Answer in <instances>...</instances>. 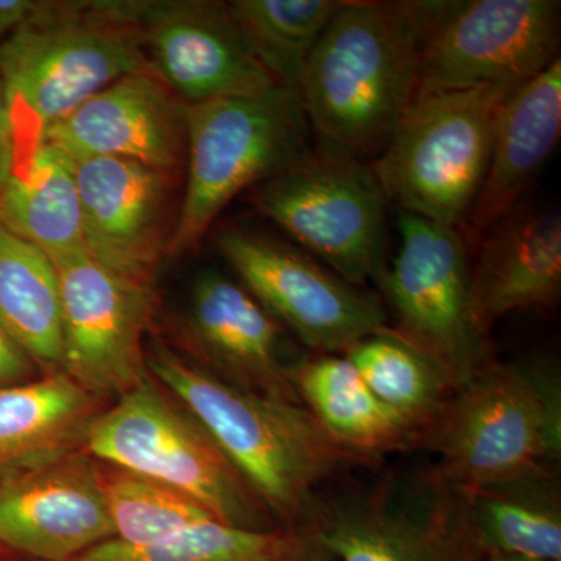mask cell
Wrapping results in <instances>:
<instances>
[{
	"mask_svg": "<svg viewBox=\"0 0 561 561\" xmlns=\"http://www.w3.org/2000/svg\"><path fill=\"white\" fill-rule=\"evenodd\" d=\"M448 0H343L313 49L300 88L319 146L378 157L419 91L421 55Z\"/></svg>",
	"mask_w": 561,
	"mask_h": 561,
	"instance_id": "cell-1",
	"label": "cell"
},
{
	"mask_svg": "<svg viewBox=\"0 0 561 561\" xmlns=\"http://www.w3.org/2000/svg\"><path fill=\"white\" fill-rule=\"evenodd\" d=\"M147 371L195 416L283 529H300L319 486L357 456L301 402L243 390L164 343L146 346Z\"/></svg>",
	"mask_w": 561,
	"mask_h": 561,
	"instance_id": "cell-2",
	"label": "cell"
},
{
	"mask_svg": "<svg viewBox=\"0 0 561 561\" xmlns=\"http://www.w3.org/2000/svg\"><path fill=\"white\" fill-rule=\"evenodd\" d=\"M420 443L465 493L512 481L561 457V383L546 360L491 359L456 389Z\"/></svg>",
	"mask_w": 561,
	"mask_h": 561,
	"instance_id": "cell-3",
	"label": "cell"
},
{
	"mask_svg": "<svg viewBox=\"0 0 561 561\" xmlns=\"http://www.w3.org/2000/svg\"><path fill=\"white\" fill-rule=\"evenodd\" d=\"M146 69L138 28L117 20L111 2H39L0 44L18 158L103 88Z\"/></svg>",
	"mask_w": 561,
	"mask_h": 561,
	"instance_id": "cell-4",
	"label": "cell"
},
{
	"mask_svg": "<svg viewBox=\"0 0 561 561\" xmlns=\"http://www.w3.org/2000/svg\"><path fill=\"white\" fill-rule=\"evenodd\" d=\"M515 87L416 98L371 161L387 202L443 227H467L489 168L497 114Z\"/></svg>",
	"mask_w": 561,
	"mask_h": 561,
	"instance_id": "cell-5",
	"label": "cell"
},
{
	"mask_svg": "<svg viewBox=\"0 0 561 561\" xmlns=\"http://www.w3.org/2000/svg\"><path fill=\"white\" fill-rule=\"evenodd\" d=\"M309 130L300 98L284 88L186 105V187L165 256L194 250L242 191L301 160Z\"/></svg>",
	"mask_w": 561,
	"mask_h": 561,
	"instance_id": "cell-6",
	"label": "cell"
},
{
	"mask_svg": "<svg viewBox=\"0 0 561 561\" xmlns=\"http://www.w3.org/2000/svg\"><path fill=\"white\" fill-rule=\"evenodd\" d=\"M84 453L187 494L221 523L283 529L201 421L150 375L99 412Z\"/></svg>",
	"mask_w": 561,
	"mask_h": 561,
	"instance_id": "cell-7",
	"label": "cell"
},
{
	"mask_svg": "<svg viewBox=\"0 0 561 561\" xmlns=\"http://www.w3.org/2000/svg\"><path fill=\"white\" fill-rule=\"evenodd\" d=\"M300 529L334 561H486L467 494L437 471L391 474L365 491L317 497Z\"/></svg>",
	"mask_w": 561,
	"mask_h": 561,
	"instance_id": "cell-8",
	"label": "cell"
},
{
	"mask_svg": "<svg viewBox=\"0 0 561 561\" xmlns=\"http://www.w3.org/2000/svg\"><path fill=\"white\" fill-rule=\"evenodd\" d=\"M262 216L357 287L387 268V202L371 162L319 146L254 192Z\"/></svg>",
	"mask_w": 561,
	"mask_h": 561,
	"instance_id": "cell-9",
	"label": "cell"
},
{
	"mask_svg": "<svg viewBox=\"0 0 561 561\" xmlns=\"http://www.w3.org/2000/svg\"><path fill=\"white\" fill-rule=\"evenodd\" d=\"M400 249L379 287L398 334L419 346L448 373L456 389L482 370L486 337L472 323L470 260L460 230L400 213Z\"/></svg>",
	"mask_w": 561,
	"mask_h": 561,
	"instance_id": "cell-10",
	"label": "cell"
},
{
	"mask_svg": "<svg viewBox=\"0 0 561 561\" xmlns=\"http://www.w3.org/2000/svg\"><path fill=\"white\" fill-rule=\"evenodd\" d=\"M221 256L262 308L313 354H345L387 328L386 308L311 254L268 236L224 228Z\"/></svg>",
	"mask_w": 561,
	"mask_h": 561,
	"instance_id": "cell-11",
	"label": "cell"
},
{
	"mask_svg": "<svg viewBox=\"0 0 561 561\" xmlns=\"http://www.w3.org/2000/svg\"><path fill=\"white\" fill-rule=\"evenodd\" d=\"M50 260L60 284L61 371L92 397H121L149 376L144 334L153 284L110 271L87 250Z\"/></svg>",
	"mask_w": 561,
	"mask_h": 561,
	"instance_id": "cell-12",
	"label": "cell"
},
{
	"mask_svg": "<svg viewBox=\"0 0 561 561\" xmlns=\"http://www.w3.org/2000/svg\"><path fill=\"white\" fill-rule=\"evenodd\" d=\"M559 50L557 0L454 2L421 55L416 98L519 84L559 60Z\"/></svg>",
	"mask_w": 561,
	"mask_h": 561,
	"instance_id": "cell-13",
	"label": "cell"
},
{
	"mask_svg": "<svg viewBox=\"0 0 561 561\" xmlns=\"http://www.w3.org/2000/svg\"><path fill=\"white\" fill-rule=\"evenodd\" d=\"M125 13L149 69L184 105L280 88L243 43L225 2H127Z\"/></svg>",
	"mask_w": 561,
	"mask_h": 561,
	"instance_id": "cell-14",
	"label": "cell"
},
{
	"mask_svg": "<svg viewBox=\"0 0 561 561\" xmlns=\"http://www.w3.org/2000/svg\"><path fill=\"white\" fill-rule=\"evenodd\" d=\"M102 471L90 454L0 476V546L41 561H72L113 540Z\"/></svg>",
	"mask_w": 561,
	"mask_h": 561,
	"instance_id": "cell-15",
	"label": "cell"
},
{
	"mask_svg": "<svg viewBox=\"0 0 561 561\" xmlns=\"http://www.w3.org/2000/svg\"><path fill=\"white\" fill-rule=\"evenodd\" d=\"M73 162L84 250L125 278L153 284L172 234L173 176L122 158Z\"/></svg>",
	"mask_w": 561,
	"mask_h": 561,
	"instance_id": "cell-16",
	"label": "cell"
},
{
	"mask_svg": "<svg viewBox=\"0 0 561 561\" xmlns=\"http://www.w3.org/2000/svg\"><path fill=\"white\" fill-rule=\"evenodd\" d=\"M72 161L122 158L175 176L186 160V105L151 70L122 77L44 131Z\"/></svg>",
	"mask_w": 561,
	"mask_h": 561,
	"instance_id": "cell-17",
	"label": "cell"
},
{
	"mask_svg": "<svg viewBox=\"0 0 561 561\" xmlns=\"http://www.w3.org/2000/svg\"><path fill=\"white\" fill-rule=\"evenodd\" d=\"M183 334L202 368L221 381L256 393L301 402L286 332L242 284L203 273L192 289Z\"/></svg>",
	"mask_w": 561,
	"mask_h": 561,
	"instance_id": "cell-18",
	"label": "cell"
},
{
	"mask_svg": "<svg viewBox=\"0 0 561 561\" xmlns=\"http://www.w3.org/2000/svg\"><path fill=\"white\" fill-rule=\"evenodd\" d=\"M471 267L472 323L486 337L516 311H549L561 297L560 210L516 208L479 239Z\"/></svg>",
	"mask_w": 561,
	"mask_h": 561,
	"instance_id": "cell-19",
	"label": "cell"
},
{
	"mask_svg": "<svg viewBox=\"0 0 561 561\" xmlns=\"http://www.w3.org/2000/svg\"><path fill=\"white\" fill-rule=\"evenodd\" d=\"M561 136V60L513 88L494 127L489 168L468 231L481 239L518 208Z\"/></svg>",
	"mask_w": 561,
	"mask_h": 561,
	"instance_id": "cell-20",
	"label": "cell"
},
{
	"mask_svg": "<svg viewBox=\"0 0 561 561\" xmlns=\"http://www.w3.org/2000/svg\"><path fill=\"white\" fill-rule=\"evenodd\" d=\"M98 398L65 371L0 387V476L84 451Z\"/></svg>",
	"mask_w": 561,
	"mask_h": 561,
	"instance_id": "cell-21",
	"label": "cell"
},
{
	"mask_svg": "<svg viewBox=\"0 0 561 561\" xmlns=\"http://www.w3.org/2000/svg\"><path fill=\"white\" fill-rule=\"evenodd\" d=\"M291 381L301 404L354 456H376L420 442V431L383 404L343 354L302 357Z\"/></svg>",
	"mask_w": 561,
	"mask_h": 561,
	"instance_id": "cell-22",
	"label": "cell"
},
{
	"mask_svg": "<svg viewBox=\"0 0 561 561\" xmlns=\"http://www.w3.org/2000/svg\"><path fill=\"white\" fill-rule=\"evenodd\" d=\"M0 227L49 257L84 250L76 162L41 140L0 184Z\"/></svg>",
	"mask_w": 561,
	"mask_h": 561,
	"instance_id": "cell-23",
	"label": "cell"
},
{
	"mask_svg": "<svg viewBox=\"0 0 561 561\" xmlns=\"http://www.w3.org/2000/svg\"><path fill=\"white\" fill-rule=\"evenodd\" d=\"M0 328L38 367L61 370L60 284L54 261L0 227Z\"/></svg>",
	"mask_w": 561,
	"mask_h": 561,
	"instance_id": "cell-24",
	"label": "cell"
},
{
	"mask_svg": "<svg viewBox=\"0 0 561 561\" xmlns=\"http://www.w3.org/2000/svg\"><path fill=\"white\" fill-rule=\"evenodd\" d=\"M465 494L486 551L561 560V491L556 467Z\"/></svg>",
	"mask_w": 561,
	"mask_h": 561,
	"instance_id": "cell-25",
	"label": "cell"
},
{
	"mask_svg": "<svg viewBox=\"0 0 561 561\" xmlns=\"http://www.w3.org/2000/svg\"><path fill=\"white\" fill-rule=\"evenodd\" d=\"M343 0H232L228 16L278 87L298 94L302 73Z\"/></svg>",
	"mask_w": 561,
	"mask_h": 561,
	"instance_id": "cell-26",
	"label": "cell"
},
{
	"mask_svg": "<svg viewBox=\"0 0 561 561\" xmlns=\"http://www.w3.org/2000/svg\"><path fill=\"white\" fill-rule=\"evenodd\" d=\"M343 356L373 393L423 434L456 386L430 354L387 327L357 342Z\"/></svg>",
	"mask_w": 561,
	"mask_h": 561,
	"instance_id": "cell-27",
	"label": "cell"
},
{
	"mask_svg": "<svg viewBox=\"0 0 561 561\" xmlns=\"http://www.w3.org/2000/svg\"><path fill=\"white\" fill-rule=\"evenodd\" d=\"M312 542L302 529L249 530L209 519L150 545L113 538L72 561H286Z\"/></svg>",
	"mask_w": 561,
	"mask_h": 561,
	"instance_id": "cell-28",
	"label": "cell"
},
{
	"mask_svg": "<svg viewBox=\"0 0 561 561\" xmlns=\"http://www.w3.org/2000/svg\"><path fill=\"white\" fill-rule=\"evenodd\" d=\"M102 479L114 540L125 545H150L217 519L187 494L135 472L113 468Z\"/></svg>",
	"mask_w": 561,
	"mask_h": 561,
	"instance_id": "cell-29",
	"label": "cell"
},
{
	"mask_svg": "<svg viewBox=\"0 0 561 561\" xmlns=\"http://www.w3.org/2000/svg\"><path fill=\"white\" fill-rule=\"evenodd\" d=\"M36 368L38 365L0 328V387L31 381Z\"/></svg>",
	"mask_w": 561,
	"mask_h": 561,
	"instance_id": "cell-30",
	"label": "cell"
},
{
	"mask_svg": "<svg viewBox=\"0 0 561 561\" xmlns=\"http://www.w3.org/2000/svg\"><path fill=\"white\" fill-rule=\"evenodd\" d=\"M16 158V140H14L13 125H11L9 102L0 80V184L9 176Z\"/></svg>",
	"mask_w": 561,
	"mask_h": 561,
	"instance_id": "cell-31",
	"label": "cell"
},
{
	"mask_svg": "<svg viewBox=\"0 0 561 561\" xmlns=\"http://www.w3.org/2000/svg\"><path fill=\"white\" fill-rule=\"evenodd\" d=\"M33 0H0V44L38 9Z\"/></svg>",
	"mask_w": 561,
	"mask_h": 561,
	"instance_id": "cell-32",
	"label": "cell"
},
{
	"mask_svg": "<svg viewBox=\"0 0 561 561\" xmlns=\"http://www.w3.org/2000/svg\"><path fill=\"white\" fill-rule=\"evenodd\" d=\"M286 561H334V559H332L331 553L313 538V542L308 549H305V551L298 553V556L291 557V559Z\"/></svg>",
	"mask_w": 561,
	"mask_h": 561,
	"instance_id": "cell-33",
	"label": "cell"
},
{
	"mask_svg": "<svg viewBox=\"0 0 561 561\" xmlns=\"http://www.w3.org/2000/svg\"><path fill=\"white\" fill-rule=\"evenodd\" d=\"M486 561H561V560L531 559V557L513 556V553L490 551L489 557H486Z\"/></svg>",
	"mask_w": 561,
	"mask_h": 561,
	"instance_id": "cell-34",
	"label": "cell"
}]
</instances>
